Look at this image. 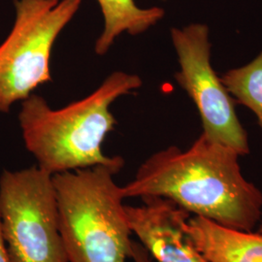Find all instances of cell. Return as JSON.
Segmentation results:
<instances>
[{
  "label": "cell",
  "instance_id": "1",
  "mask_svg": "<svg viewBox=\"0 0 262 262\" xmlns=\"http://www.w3.org/2000/svg\"><path fill=\"white\" fill-rule=\"evenodd\" d=\"M238 152L204 134L187 150L171 146L146 159L122 187L124 198L163 197L190 215L252 231L262 215V192L244 177Z\"/></svg>",
  "mask_w": 262,
  "mask_h": 262
},
{
  "label": "cell",
  "instance_id": "2",
  "mask_svg": "<svg viewBox=\"0 0 262 262\" xmlns=\"http://www.w3.org/2000/svg\"><path fill=\"white\" fill-rule=\"evenodd\" d=\"M142 84L138 75L114 72L94 93L57 110L42 96L29 95L21 104L19 122L26 148L38 167L51 175L96 165L122 170V158L102 151L107 134L117 123L110 106Z\"/></svg>",
  "mask_w": 262,
  "mask_h": 262
},
{
  "label": "cell",
  "instance_id": "3",
  "mask_svg": "<svg viewBox=\"0 0 262 262\" xmlns=\"http://www.w3.org/2000/svg\"><path fill=\"white\" fill-rule=\"evenodd\" d=\"M121 170L96 165L53 175L58 227L69 262H126L132 253L130 226Z\"/></svg>",
  "mask_w": 262,
  "mask_h": 262
},
{
  "label": "cell",
  "instance_id": "4",
  "mask_svg": "<svg viewBox=\"0 0 262 262\" xmlns=\"http://www.w3.org/2000/svg\"><path fill=\"white\" fill-rule=\"evenodd\" d=\"M82 0H16V19L0 45V113L52 82L51 56L56 38Z\"/></svg>",
  "mask_w": 262,
  "mask_h": 262
},
{
  "label": "cell",
  "instance_id": "5",
  "mask_svg": "<svg viewBox=\"0 0 262 262\" xmlns=\"http://www.w3.org/2000/svg\"><path fill=\"white\" fill-rule=\"evenodd\" d=\"M1 230L10 262H69L53 175L32 166L0 177Z\"/></svg>",
  "mask_w": 262,
  "mask_h": 262
},
{
  "label": "cell",
  "instance_id": "6",
  "mask_svg": "<svg viewBox=\"0 0 262 262\" xmlns=\"http://www.w3.org/2000/svg\"><path fill=\"white\" fill-rule=\"evenodd\" d=\"M171 39L180 64L175 80L195 104L202 134L231 148L240 157L248 155V134L236 115L233 98L211 64L209 28L192 24L172 28Z\"/></svg>",
  "mask_w": 262,
  "mask_h": 262
},
{
  "label": "cell",
  "instance_id": "7",
  "mask_svg": "<svg viewBox=\"0 0 262 262\" xmlns=\"http://www.w3.org/2000/svg\"><path fill=\"white\" fill-rule=\"evenodd\" d=\"M141 206H125L132 233L154 262H206L186 232L190 214L173 201L142 197Z\"/></svg>",
  "mask_w": 262,
  "mask_h": 262
},
{
  "label": "cell",
  "instance_id": "8",
  "mask_svg": "<svg viewBox=\"0 0 262 262\" xmlns=\"http://www.w3.org/2000/svg\"><path fill=\"white\" fill-rule=\"evenodd\" d=\"M186 232L206 262H262V234L229 228L202 216L187 220Z\"/></svg>",
  "mask_w": 262,
  "mask_h": 262
},
{
  "label": "cell",
  "instance_id": "9",
  "mask_svg": "<svg viewBox=\"0 0 262 262\" xmlns=\"http://www.w3.org/2000/svg\"><path fill=\"white\" fill-rule=\"evenodd\" d=\"M97 2L104 19L103 31L94 47L99 56L107 54L122 33L139 35L157 25L164 16L162 8H141L134 0H97Z\"/></svg>",
  "mask_w": 262,
  "mask_h": 262
},
{
  "label": "cell",
  "instance_id": "10",
  "mask_svg": "<svg viewBox=\"0 0 262 262\" xmlns=\"http://www.w3.org/2000/svg\"><path fill=\"white\" fill-rule=\"evenodd\" d=\"M221 80L230 95L254 113L262 129V52L250 63L225 72Z\"/></svg>",
  "mask_w": 262,
  "mask_h": 262
},
{
  "label": "cell",
  "instance_id": "11",
  "mask_svg": "<svg viewBox=\"0 0 262 262\" xmlns=\"http://www.w3.org/2000/svg\"><path fill=\"white\" fill-rule=\"evenodd\" d=\"M0 262H10L9 254L7 252L6 244L4 241L2 230H1V221H0Z\"/></svg>",
  "mask_w": 262,
  "mask_h": 262
},
{
  "label": "cell",
  "instance_id": "12",
  "mask_svg": "<svg viewBox=\"0 0 262 262\" xmlns=\"http://www.w3.org/2000/svg\"><path fill=\"white\" fill-rule=\"evenodd\" d=\"M135 262H152V260L147 255H141L135 260Z\"/></svg>",
  "mask_w": 262,
  "mask_h": 262
},
{
  "label": "cell",
  "instance_id": "13",
  "mask_svg": "<svg viewBox=\"0 0 262 262\" xmlns=\"http://www.w3.org/2000/svg\"><path fill=\"white\" fill-rule=\"evenodd\" d=\"M258 232H259V233H261L262 234V223L260 224V225H259V228H258Z\"/></svg>",
  "mask_w": 262,
  "mask_h": 262
}]
</instances>
